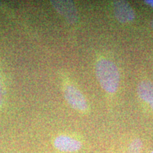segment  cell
I'll return each instance as SVG.
<instances>
[{
    "instance_id": "1",
    "label": "cell",
    "mask_w": 153,
    "mask_h": 153,
    "mask_svg": "<svg viewBox=\"0 0 153 153\" xmlns=\"http://www.w3.org/2000/svg\"><path fill=\"white\" fill-rule=\"evenodd\" d=\"M96 75L101 87L108 93H115L120 84L118 68L109 60L102 59L97 63Z\"/></svg>"
},
{
    "instance_id": "2",
    "label": "cell",
    "mask_w": 153,
    "mask_h": 153,
    "mask_svg": "<svg viewBox=\"0 0 153 153\" xmlns=\"http://www.w3.org/2000/svg\"><path fill=\"white\" fill-rule=\"evenodd\" d=\"M64 95L68 104L74 109L85 111L87 108V103L85 97L74 86H67L65 89Z\"/></svg>"
},
{
    "instance_id": "3",
    "label": "cell",
    "mask_w": 153,
    "mask_h": 153,
    "mask_svg": "<svg viewBox=\"0 0 153 153\" xmlns=\"http://www.w3.org/2000/svg\"><path fill=\"white\" fill-rule=\"evenodd\" d=\"M115 16L120 23L131 22L135 19V13L126 1H114L113 2Z\"/></svg>"
},
{
    "instance_id": "4",
    "label": "cell",
    "mask_w": 153,
    "mask_h": 153,
    "mask_svg": "<svg viewBox=\"0 0 153 153\" xmlns=\"http://www.w3.org/2000/svg\"><path fill=\"white\" fill-rule=\"evenodd\" d=\"M52 5L59 14L70 24H74L78 19L77 11L72 1H51Z\"/></svg>"
},
{
    "instance_id": "5",
    "label": "cell",
    "mask_w": 153,
    "mask_h": 153,
    "mask_svg": "<svg viewBox=\"0 0 153 153\" xmlns=\"http://www.w3.org/2000/svg\"><path fill=\"white\" fill-rule=\"evenodd\" d=\"M54 145L57 150L66 152H73L79 150L82 143L79 141L66 135H60L54 141Z\"/></svg>"
},
{
    "instance_id": "6",
    "label": "cell",
    "mask_w": 153,
    "mask_h": 153,
    "mask_svg": "<svg viewBox=\"0 0 153 153\" xmlns=\"http://www.w3.org/2000/svg\"><path fill=\"white\" fill-rule=\"evenodd\" d=\"M137 94L140 98L148 103L153 110V84L148 80L140 82L137 86Z\"/></svg>"
},
{
    "instance_id": "7",
    "label": "cell",
    "mask_w": 153,
    "mask_h": 153,
    "mask_svg": "<svg viewBox=\"0 0 153 153\" xmlns=\"http://www.w3.org/2000/svg\"><path fill=\"white\" fill-rule=\"evenodd\" d=\"M142 148V140L140 138H135L130 144L127 153H140Z\"/></svg>"
},
{
    "instance_id": "8",
    "label": "cell",
    "mask_w": 153,
    "mask_h": 153,
    "mask_svg": "<svg viewBox=\"0 0 153 153\" xmlns=\"http://www.w3.org/2000/svg\"><path fill=\"white\" fill-rule=\"evenodd\" d=\"M3 99H4V91L2 83H1V76H0V108L1 107V105L3 104Z\"/></svg>"
},
{
    "instance_id": "9",
    "label": "cell",
    "mask_w": 153,
    "mask_h": 153,
    "mask_svg": "<svg viewBox=\"0 0 153 153\" xmlns=\"http://www.w3.org/2000/svg\"><path fill=\"white\" fill-rule=\"evenodd\" d=\"M145 2L153 8V0H146V1H145Z\"/></svg>"
},
{
    "instance_id": "10",
    "label": "cell",
    "mask_w": 153,
    "mask_h": 153,
    "mask_svg": "<svg viewBox=\"0 0 153 153\" xmlns=\"http://www.w3.org/2000/svg\"><path fill=\"white\" fill-rule=\"evenodd\" d=\"M150 26H151V27H152V28H153V20H152V21H151V22H150Z\"/></svg>"
},
{
    "instance_id": "11",
    "label": "cell",
    "mask_w": 153,
    "mask_h": 153,
    "mask_svg": "<svg viewBox=\"0 0 153 153\" xmlns=\"http://www.w3.org/2000/svg\"><path fill=\"white\" fill-rule=\"evenodd\" d=\"M151 153H153V151H152V152H151Z\"/></svg>"
},
{
    "instance_id": "12",
    "label": "cell",
    "mask_w": 153,
    "mask_h": 153,
    "mask_svg": "<svg viewBox=\"0 0 153 153\" xmlns=\"http://www.w3.org/2000/svg\"><path fill=\"white\" fill-rule=\"evenodd\" d=\"M0 5H1V2H0Z\"/></svg>"
}]
</instances>
